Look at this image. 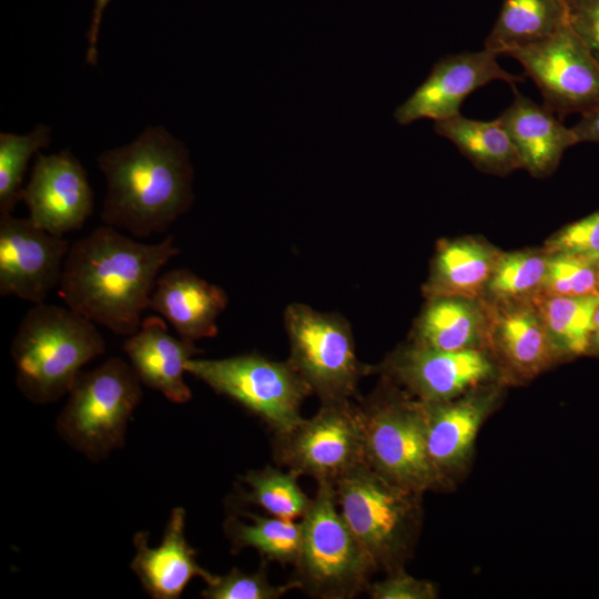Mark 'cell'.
Masks as SVG:
<instances>
[{
	"instance_id": "cell-32",
	"label": "cell",
	"mask_w": 599,
	"mask_h": 599,
	"mask_svg": "<svg viewBox=\"0 0 599 599\" xmlns=\"http://www.w3.org/2000/svg\"><path fill=\"white\" fill-rule=\"evenodd\" d=\"M266 561L254 573L233 568L225 576H216L206 585L202 597L207 599H277L294 589H301L296 579L285 585H272L266 576Z\"/></svg>"
},
{
	"instance_id": "cell-31",
	"label": "cell",
	"mask_w": 599,
	"mask_h": 599,
	"mask_svg": "<svg viewBox=\"0 0 599 599\" xmlns=\"http://www.w3.org/2000/svg\"><path fill=\"white\" fill-rule=\"evenodd\" d=\"M549 254V263L539 296L599 295L598 260L569 253Z\"/></svg>"
},
{
	"instance_id": "cell-17",
	"label": "cell",
	"mask_w": 599,
	"mask_h": 599,
	"mask_svg": "<svg viewBox=\"0 0 599 599\" xmlns=\"http://www.w3.org/2000/svg\"><path fill=\"white\" fill-rule=\"evenodd\" d=\"M501 385L495 380L450 400L422 402L427 450L446 484L469 460L480 426L499 399Z\"/></svg>"
},
{
	"instance_id": "cell-4",
	"label": "cell",
	"mask_w": 599,
	"mask_h": 599,
	"mask_svg": "<svg viewBox=\"0 0 599 599\" xmlns=\"http://www.w3.org/2000/svg\"><path fill=\"white\" fill-rule=\"evenodd\" d=\"M335 495L341 514L377 570L402 569L419 532L422 494L363 464L335 484Z\"/></svg>"
},
{
	"instance_id": "cell-20",
	"label": "cell",
	"mask_w": 599,
	"mask_h": 599,
	"mask_svg": "<svg viewBox=\"0 0 599 599\" xmlns=\"http://www.w3.org/2000/svg\"><path fill=\"white\" fill-rule=\"evenodd\" d=\"M227 295L186 268L161 274L152 292L149 309L166 319L181 338L195 343L217 334V318L226 308Z\"/></svg>"
},
{
	"instance_id": "cell-18",
	"label": "cell",
	"mask_w": 599,
	"mask_h": 599,
	"mask_svg": "<svg viewBox=\"0 0 599 599\" xmlns=\"http://www.w3.org/2000/svg\"><path fill=\"white\" fill-rule=\"evenodd\" d=\"M184 528L185 511L176 507L170 515L158 547L149 546L148 532L134 535L135 555L131 569L152 598L176 599L193 578L200 577L209 585L216 577L197 564L196 552L187 544Z\"/></svg>"
},
{
	"instance_id": "cell-6",
	"label": "cell",
	"mask_w": 599,
	"mask_h": 599,
	"mask_svg": "<svg viewBox=\"0 0 599 599\" xmlns=\"http://www.w3.org/2000/svg\"><path fill=\"white\" fill-rule=\"evenodd\" d=\"M301 525V550L294 565L301 589L325 599L367 591L377 568L341 514L333 483L317 481Z\"/></svg>"
},
{
	"instance_id": "cell-36",
	"label": "cell",
	"mask_w": 599,
	"mask_h": 599,
	"mask_svg": "<svg viewBox=\"0 0 599 599\" xmlns=\"http://www.w3.org/2000/svg\"><path fill=\"white\" fill-rule=\"evenodd\" d=\"M112 0H94L90 27L88 30V42L89 48L87 50L85 61L90 63L91 65H97L98 63V38H99V31H100V24L103 17V12L106 8V6Z\"/></svg>"
},
{
	"instance_id": "cell-34",
	"label": "cell",
	"mask_w": 599,
	"mask_h": 599,
	"mask_svg": "<svg viewBox=\"0 0 599 599\" xmlns=\"http://www.w3.org/2000/svg\"><path fill=\"white\" fill-rule=\"evenodd\" d=\"M367 592L374 599H433L437 591L432 582L407 575L403 568L388 572V576L369 583Z\"/></svg>"
},
{
	"instance_id": "cell-39",
	"label": "cell",
	"mask_w": 599,
	"mask_h": 599,
	"mask_svg": "<svg viewBox=\"0 0 599 599\" xmlns=\"http://www.w3.org/2000/svg\"><path fill=\"white\" fill-rule=\"evenodd\" d=\"M597 278H598V291H599V258L597 261Z\"/></svg>"
},
{
	"instance_id": "cell-21",
	"label": "cell",
	"mask_w": 599,
	"mask_h": 599,
	"mask_svg": "<svg viewBox=\"0 0 599 599\" xmlns=\"http://www.w3.org/2000/svg\"><path fill=\"white\" fill-rule=\"evenodd\" d=\"M515 95L498 120L516 146L522 169L532 176L550 175L565 151L579 143L571 128L565 126L545 105H539L512 85Z\"/></svg>"
},
{
	"instance_id": "cell-35",
	"label": "cell",
	"mask_w": 599,
	"mask_h": 599,
	"mask_svg": "<svg viewBox=\"0 0 599 599\" xmlns=\"http://www.w3.org/2000/svg\"><path fill=\"white\" fill-rule=\"evenodd\" d=\"M567 22L599 64V0H566Z\"/></svg>"
},
{
	"instance_id": "cell-2",
	"label": "cell",
	"mask_w": 599,
	"mask_h": 599,
	"mask_svg": "<svg viewBox=\"0 0 599 599\" xmlns=\"http://www.w3.org/2000/svg\"><path fill=\"white\" fill-rule=\"evenodd\" d=\"M98 165L106 180L100 217L133 237L165 233L193 202L189 151L163 126L104 151Z\"/></svg>"
},
{
	"instance_id": "cell-16",
	"label": "cell",
	"mask_w": 599,
	"mask_h": 599,
	"mask_svg": "<svg viewBox=\"0 0 599 599\" xmlns=\"http://www.w3.org/2000/svg\"><path fill=\"white\" fill-rule=\"evenodd\" d=\"M498 54L483 49L439 59L427 79L394 113L402 125L420 119L444 120L459 114L464 100L493 81L516 85L524 79L500 67Z\"/></svg>"
},
{
	"instance_id": "cell-30",
	"label": "cell",
	"mask_w": 599,
	"mask_h": 599,
	"mask_svg": "<svg viewBox=\"0 0 599 599\" xmlns=\"http://www.w3.org/2000/svg\"><path fill=\"white\" fill-rule=\"evenodd\" d=\"M51 129L38 124L30 133H0V215L11 214L20 201L31 156L50 143Z\"/></svg>"
},
{
	"instance_id": "cell-14",
	"label": "cell",
	"mask_w": 599,
	"mask_h": 599,
	"mask_svg": "<svg viewBox=\"0 0 599 599\" xmlns=\"http://www.w3.org/2000/svg\"><path fill=\"white\" fill-rule=\"evenodd\" d=\"M483 300L487 312L485 348L504 384L530 380L561 361L534 301Z\"/></svg>"
},
{
	"instance_id": "cell-24",
	"label": "cell",
	"mask_w": 599,
	"mask_h": 599,
	"mask_svg": "<svg viewBox=\"0 0 599 599\" xmlns=\"http://www.w3.org/2000/svg\"><path fill=\"white\" fill-rule=\"evenodd\" d=\"M434 130L485 173L504 176L522 169L519 153L498 118L481 121L459 113L435 121Z\"/></svg>"
},
{
	"instance_id": "cell-13",
	"label": "cell",
	"mask_w": 599,
	"mask_h": 599,
	"mask_svg": "<svg viewBox=\"0 0 599 599\" xmlns=\"http://www.w3.org/2000/svg\"><path fill=\"white\" fill-rule=\"evenodd\" d=\"M70 246L29 219L0 215V295L43 303L60 284Z\"/></svg>"
},
{
	"instance_id": "cell-40",
	"label": "cell",
	"mask_w": 599,
	"mask_h": 599,
	"mask_svg": "<svg viewBox=\"0 0 599 599\" xmlns=\"http://www.w3.org/2000/svg\"><path fill=\"white\" fill-rule=\"evenodd\" d=\"M564 1H566V0H564Z\"/></svg>"
},
{
	"instance_id": "cell-25",
	"label": "cell",
	"mask_w": 599,
	"mask_h": 599,
	"mask_svg": "<svg viewBox=\"0 0 599 599\" xmlns=\"http://www.w3.org/2000/svg\"><path fill=\"white\" fill-rule=\"evenodd\" d=\"M566 23L564 0H504L485 49L509 54L554 34Z\"/></svg>"
},
{
	"instance_id": "cell-23",
	"label": "cell",
	"mask_w": 599,
	"mask_h": 599,
	"mask_svg": "<svg viewBox=\"0 0 599 599\" xmlns=\"http://www.w3.org/2000/svg\"><path fill=\"white\" fill-rule=\"evenodd\" d=\"M486 324L483 298L432 297L415 319L409 342L438 351L485 348Z\"/></svg>"
},
{
	"instance_id": "cell-12",
	"label": "cell",
	"mask_w": 599,
	"mask_h": 599,
	"mask_svg": "<svg viewBox=\"0 0 599 599\" xmlns=\"http://www.w3.org/2000/svg\"><path fill=\"white\" fill-rule=\"evenodd\" d=\"M508 55L532 79L552 113H585L599 104V64L568 22Z\"/></svg>"
},
{
	"instance_id": "cell-8",
	"label": "cell",
	"mask_w": 599,
	"mask_h": 599,
	"mask_svg": "<svg viewBox=\"0 0 599 599\" xmlns=\"http://www.w3.org/2000/svg\"><path fill=\"white\" fill-rule=\"evenodd\" d=\"M185 369L260 417L275 436L302 423L301 405L313 394L288 362H275L257 354L220 359L192 357Z\"/></svg>"
},
{
	"instance_id": "cell-29",
	"label": "cell",
	"mask_w": 599,
	"mask_h": 599,
	"mask_svg": "<svg viewBox=\"0 0 599 599\" xmlns=\"http://www.w3.org/2000/svg\"><path fill=\"white\" fill-rule=\"evenodd\" d=\"M300 476L292 469L283 471L272 466L251 470L242 479L248 489L238 497L242 502L257 505L271 516L288 520L302 518L312 498L301 489Z\"/></svg>"
},
{
	"instance_id": "cell-38",
	"label": "cell",
	"mask_w": 599,
	"mask_h": 599,
	"mask_svg": "<svg viewBox=\"0 0 599 599\" xmlns=\"http://www.w3.org/2000/svg\"><path fill=\"white\" fill-rule=\"evenodd\" d=\"M589 353H599V305L593 314Z\"/></svg>"
},
{
	"instance_id": "cell-27",
	"label": "cell",
	"mask_w": 599,
	"mask_h": 599,
	"mask_svg": "<svg viewBox=\"0 0 599 599\" xmlns=\"http://www.w3.org/2000/svg\"><path fill=\"white\" fill-rule=\"evenodd\" d=\"M534 303L561 361L589 353L599 295L538 296Z\"/></svg>"
},
{
	"instance_id": "cell-1",
	"label": "cell",
	"mask_w": 599,
	"mask_h": 599,
	"mask_svg": "<svg viewBox=\"0 0 599 599\" xmlns=\"http://www.w3.org/2000/svg\"><path fill=\"white\" fill-rule=\"evenodd\" d=\"M179 252L172 235L146 244L104 224L70 246L59 294L75 313L128 337L149 309L161 270Z\"/></svg>"
},
{
	"instance_id": "cell-26",
	"label": "cell",
	"mask_w": 599,
	"mask_h": 599,
	"mask_svg": "<svg viewBox=\"0 0 599 599\" xmlns=\"http://www.w3.org/2000/svg\"><path fill=\"white\" fill-rule=\"evenodd\" d=\"M241 514L247 517L250 522H243L235 516H229L224 522V532L233 552L253 548L267 561L295 565L302 542L301 521L247 511Z\"/></svg>"
},
{
	"instance_id": "cell-33",
	"label": "cell",
	"mask_w": 599,
	"mask_h": 599,
	"mask_svg": "<svg viewBox=\"0 0 599 599\" xmlns=\"http://www.w3.org/2000/svg\"><path fill=\"white\" fill-rule=\"evenodd\" d=\"M548 253H569L593 260L599 258V210L572 222L544 244Z\"/></svg>"
},
{
	"instance_id": "cell-10",
	"label": "cell",
	"mask_w": 599,
	"mask_h": 599,
	"mask_svg": "<svg viewBox=\"0 0 599 599\" xmlns=\"http://www.w3.org/2000/svg\"><path fill=\"white\" fill-rule=\"evenodd\" d=\"M278 464L316 481L334 485L366 463L363 422L352 399L322 402L318 412L293 430L276 435Z\"/></svg>"
},
{
	"instance_id": "cell-3",
	"label": "cell",
	"mask_w": 599,
	"mask_h": 599,
	"mask_svg": "<svg viewBox=\"0 0 599 599\" xmlns=\"http://www.w3.org/2000/svg\"><path fill=\"white\" fill-rule=\"evenodd\" d=\"M95 325L68 306L34 304L11 345L20 392L40 405L68 394L82 367L105 351Z\"/></svg>"
},
{
	"instance_id": "cell-28",
	"label": "cell",
	"mask_w": 599,
	"mask_h": 599,
	"mask_svg": "<svg viewBox=\"0 0 599 599\" xmlns=\"http://www.w3.org/2000/svg\"><path fill=\"white\" fill-rule=\"evenodd\" d=\"M550 254L542 247L502 252L483 298L534 301L540 295Z\"/></svg>"
},
{
	"instance_id": "cell-37",
	"label": "cell",
	"mask_w": 599,
	"mask_h": 599,
	"mask_svg": "<svg viewBox=\"0 0 599 599\" xmlns=\"http://www.w3.org/2000/svg\"><path fill=\"white\" fill-rule=\"evenodd\" d=\"M571 129L579 143L599 144V104L582 113L580 120Z\"/></svg>"
},
{
	"instance_id": "cell-9",
	"label": "cell",
	"mask_w": 599,
	"mask_h": 599,
	"mask_svg": "<svg viewBox=\"0 0 599 599\" xmlns=\"http://www.w3.org/2000/svg\"><path fill=\"white\" fill-rule=\"evenodd\" d=\"M290 339L288 363L321 402L352 399L361 378L372 372L356 356L347 321L304 304H291L284 315Z\"/></svg>"
},
{
	"instance_id": "cell-7",
	"label": "cell",
	"mask_w": 599,
	"mask_h": 599,
	"mask_svg": "<svg viewBox=\"0 0 599 599\" xmlns=\"http://www.w3.org/2000/svg\"><path fill=\"white\" fill-rule=\"evenodd\" d=\"M141 384L132 366L118 357L81 370L58 417L60 436L91 460L122 447L126 424L142 399Z\"/></svg>"
},
{
	"instance_id": "cell-19",
	"label": "cell",
	"mask_w": 599,
	"mask_h": 599,
	"mask_svg": "<svg viewBox=\"0 0 599 599\" xmlns=\"http://www.w3.org/2000/svg\"><path fill=\"white\" fill-rule=\"evenodd\" d=\"M123 349L143 385L175 404L192 398L184 380L185 364L201 351L193 342L171 335L163 318H143L139 329L125 338Z\"/></svg>"
},
{
	"instance_id": "cell-15",
	"label": "cell",
	"mask_w": 599,
	"mask_h": 599,
	"mask_svg": "<svg viewBox=\"0 0 599 599\" xmlns=\"http://www.w3.org/2000/svg\"><path fill=\"white\" fill-rule=\"evenodd\" d=\"M20 201L34 225L64 236L80 230L90 217L94 193L87 171L70 151L50 155L39 152Z\"/></svg>"
},
{
	"instance_id": "cell-11",
	"label": "cell",
	"mask_w": 599,
	"mask_h": 599,
	"mask_svg": "<svg viewBox=\"0 0 599 599\" xmlns=\"http://www.w3.org/2000/svg\"><path fill=\"white\" fill-rule=\"evenodd\" d=\"M372 372L424 403L450 400L483 384L501 382L486 348L438 351L410 342L396 348Z\"/></svg>"
},
{
	"instance_id": "cell-22",
	"label": "cell",
	"mask_w": 599,
	"mask_h": 599,
	"mask_svg": "<svg viewBox=\"0 0 599 599\" xmlns=\"http://www.w3.org/2000/svg\"><path fill=\"white\" fill-rule=\"evenodd\" d=\"M501 253L481 236L440 240L423 285L424 297L483 298Z\"/></svg>"
},
{
	"instance_id": "cell-5",
	"label": "cell",
	"mask_w": 599,
	"mask_h": 599,
	"mask_svg": "<svg viewBox=\"0 0 599 599\" xmlns=\"http://www.w3.org/2000/svg\"><path fill=\"white\" fill-rule=\"evenodd\" d=\"M367 465L415 493L443 488L426 444L423 404L386 377L359 403Z\"/></svg>"
}]
</instances>
